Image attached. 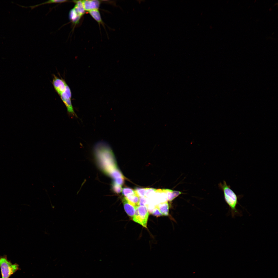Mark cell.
I'll list each match as a JSON object with an SVG mask.
<instances>
[{"label":"cell","mask_w":278,"mask_h":278,"mask_svg":"<svg viewBox=\"0 0 278 278\" xmlns=\"http://www.w3.org/2000/svg\"><path fill=\"white\" fill-rule=\"evenodd\" d=\"M94 153L100 167L106 174L110 176L114 172L119 169L113 152L107 143L103 141L97 142L94 147Z\"/></svg>","instance_id":"6da1fadb"},{"label":"cell","mask_w":278,"mask_h":278,"mask_svg":"<svg viewBox=\"0 0 278 278\" xmlns=\"http://www.w3.org/2000/svg\"><path fill=\"white\" fill-rule=\"evenodd\" d=\"M219 185L223 192L225 201L230 209L232 217L234 218L235 215H241L240 212L237 209L236 206L239 204L238 200L242 195H237L225 181H223V184L221 183Z\"/></svg>","instance_id":"7a4b0ae2"},{"label":"cell","mask_w":278,"mask_h":278,"mask_svg":"<svg viewBox=\"0 0 278 278\" xmlns=\"http://www.w3.org/2000/svg\"><path fill=\"white\" fill-rule=\"evenodd\" d=\"M19 266L12 264L4 255L0 257V268L2 278H9L19 269Z\"/></svg>","instance_id":"3957f363"},{"label":"cell","mask_w":278,"mask_h":278,"mask_svg":"<svg viewBox=\"0 0 278 278\" xmlns=\"http://www.w3.org/2000/svg\"><path fill=\"white\" fill-rule=\"evenodd\" d=\"M149 216L148 209L146 206H139L135 208V214L132 219L143 227L147 228V225Z\"/></svg>","instance_id":"277c9868"},{"label":"cell","mask_w":278,"mask_h":278,"mask_svg":"<svg viewBox=\"0 0 278 278\" xmlns=\"http://www.w3.org/2000/svg\"><path fill=\"white\" fill-rule=\"evenodd\" d=\"M52 83L55 91L59 95L65 90L67 84L65 80L53 75Z\"/></svg>","instance_id":"5b68a950"},{"label":"cell","mask_w":278,"mask_h":278,"mask_svg":"<svg viewBox=\"0 0 278 278\" xmlns=\"http://www.w3.org/2000/svg\"><path fill=\"white\" fill-rule=\"evenodd\" d=\"M61 99L65 105L67 112L70 115L77 117L73 109L71 101V98L66 93L63 92L59 95Z\"/></svg>","instance_id":"8992f818"},{"label":"cell","mask_w":278,"mask_h":278,"mask_svg":"<svg viewBox=\"0 0 278 278\" xmlns=\"http://www.w3.org/2000/svg\"><path fill=\"white\" fill-rule=\"evenodd\" d=\"M82 2L85 11L88 12L94 10H98L100 4V2L98 0H84L82 1Z\"/></svg>","instance_id":"52a82bcc"},{"label":"cell","mask_w":278,"mask_h":278,"mask_svg":"<svg viewBox=\"0 0 278 278\" xmlns=\"http://www.w3.org/2000/svg\"><path fill=\"white\" fill-rule=\"evenodd\" d=\"M122 201L126 212L129 216L132 218L135 213V208L130 204L125 197L122 199Z\"/></svg>","instance_id":"ba28073f"},{"label":"cell","mask_w":278,"mask_h":278,"mask_svg":"<svg viewBox=\"0 0 278 278\" xmlns=\"http://www.w3.org/2000/svg\"><path fill=\"white\" fill-rule=\"evenodd\" d=\"M163 215L167 216L169 214V206L167 201L155 205Z\"/></svg>","instance_id":"9c48e42d"},{"label":"cell","mask_w":278,"mask_h":278,"mask_svg":"<svg viewBox=\"0 0 278 278\" xmlns=\"http://www.w3.org/2000/svg\"><path fill=\"white\" fill-rule=\"evenodd\" d=\"M124 197L128 202L135 208L140 206L139 197L137 195H130Z\"/></svg>","instance_id":"30bf717a"},{"label":"cell","mask_w":278,"mask_h":278,"mask_svg":"<svg viewBox=\"0 0 278 278\" xmlns=\"http://www.w3.org/2000/svg\"><path fill=\"white\" fill-rule=\"evenodd\" d=\"M73 1L76 4L73 8L77 13L82 16L85 12L83 5L82 1Z\"/></svg>","instance_id":"8fae6325"},{"label":"cell","mask_w":278,"mask_h":278,"mask_svg":"<svg viewBox=\"0 0 278 278\" xmlns=\"http://www.w3.org/2000/svg\"><path fill=\"white\" fill-rule=\"evenodd\" d=\"M163 189L166 193L167 196L168 200L169 201H172L181 194V193L179 191H173L168 189Z\"/></svg>","instance_id":"7c38bea8"},{"label":"cell","mask_w":278,"mask_h":278,"mask_svg":"<svg viewBox=\"0 0 278 278\" xmlns=\"http://www.w3.org/2000/svg\"><path fill=\"white\" fill-rule=\"evenodd\" d=\"M81 17L76 12L73 8L70 11L69 18L74 24H76L78 23Z\"/></svg>","instance_id":"4fadbf2b"},{"label":"cell","mask_w":278,"mask_h":278,"mask_svg":"<svg viewBox=\"0 0 278 278\" xmlns=\"http://www.w3.org/2000/svg\"><path fill=\"white\" fill-rule=\"evenodd\" d=\"M91 16L100 24H103L100 12L98 10H94L89 12Z\"/></svg>","instance_id":"5bb4252c"},{"label":"cell","mask_w":278,"mask_h":278,"mask_svg":"<svg viewBox=\"0 0 278 278\" xmlns=\"http://www.w3.org/2000/svg\"><path fill=\"white\" fill-rule=\"evenodd\" d=\"M122 194L125 197L130 195H136L135 190L129 188H124L122 189Z\"/></svg>","instance_id":"9a60e30c"},{"label":"cell","mask_w":278,"mask_h":278,"mask_svg":"<svg viewBox=\"0 0 278 278\" xmlns=\"http://www.w3.org/2000/svg\"><path fill=\"white\" fill-rule=\"evenodd\" d=\"M156 190L152 188H146L145 197L147 198H152L154 195Z\"/></svg>","instance_id":"2e32d148"},{"label":"cell","mask_w":278,"mask_h":278,"mask_svg":"<svg viewBox=\"0 0 278 278\" xmlns=\"http://www.w3.org/2000/svg\"><path fill=\"white\" fill-rule=\"evenodd\" d=\"M68 1L66 0H52L48 1L47 2H45L44 3H42L37 5H35L33 6H29L32 8H34L36 7L42 5L48 4V3H62L66 2H67Z\"/></svg>","instance_id":"e0dca14e"},{"label":"cell","mask_w":278,"mask_h":278,"mask_svg":"<svg viewBox=\"0 0 278 278\" xmlns=\"http://www.w3.org/2000/svg\"><path fill=\"white\" fill-rule=\"evenodd\" d=\"M146 188H136L135 191L136 195L139 197H145Z\"/></svg>","instance_id":"ac0fdd59"},{"label":"cell","mask_w":278,"mask_h":278,"mask_svg":"<svg viewBox=\"0 0 278 278\" xmlns=\"http://www.w3.org/2000/svg\"><path fill=\"white\" fill-rule=\"evenodd\" d=\"M112 188L114 192L117 194H119L122 190L121 186L118 185L113 182L112 184Z\"/></svg>","instance_id":"d6986e66"},{"label":"cell","mask_w":278,"mask_h":278,"mask_svg":"<svg viewBox=\"0 0 278 278\" xmlns=\"http://www.w3.org/2000/svg\"><path fill=\"white\" fill-rule=\"evenodd\" d=\"M140 206H145L148 201V198L145 197H139Z\"/></svg>","instance_id":"ffe728a7"},{"label":"cell","mask_w":278,"mask_h":278,"mask_svg":"<svg viewBox=\"0 0 278 278\" xmlns=\"http://www.w3.org/2000/svg\"><path fill=\"white\" fill-rule=\"evenodd\" d=\"M152 214L155 216H162V214L160 212L158 208L156 207L155 206L153 210Z\"/></svg>","instance_id":"44dd1931"},{"label":"cell","mask_w":278,"mask_h":278,"mask_svg":"<svg viewBox=\"0 0 278 278\" xmlns=\"http://www.w3.org/2000/svg\"><path fill=\"white\" fill-rule=\"evenodd\" d=\"M124 182V178H120L114 180V183L120 186L123 185Z\"/></svg>","instance_id":"7402d4cb"}]
</instances>
